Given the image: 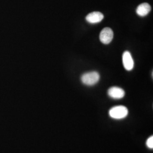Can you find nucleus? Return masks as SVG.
<instances>
[{
	"mask_svg": "<svg viewBox=\"0 0 153 153\" xmlns=\"http://www.w3.org/2000/svg\"><path fill=\"white\" fill-rule=\"evenodd\" d=\"M81 79L84 85L91 86L95 85L99 82L100 74L97 71L87 72L82 74Z\"/></svg>",
	"mask_w": 153,
	"mask_h": 153,
	"instance_id": "nucleus-1",
	"label": "nucleus"
},
{
	"mask_svg": "<svg viewBox=\"0 0 153 153\" xmlns=\"http://www.w3.org/2000/svg\"><path fill=\"white\" fill-rule=\"evenodd\" d=\"M128 115V109L123 105H117L112 107L109 111V116L116 120L126 118Z\"/></svg>",
	"mask_w": 153,
	"mask_h": 153,
	"instance_id": "nucleus-2",
	"label": "nucleus"
},
{
	"mask_svg": "<svg viewBox=\"0 0 153 153\" xmlns=\"http://www.w3.org/2000/svg\"><path fill=\"white\" fill-rule=\"evenodd\" d=\"M114 38V32L111 28H104L100 33L99 39L100 42L104 44H108L111 42Z\"/></svg>",
	"mask_w": 153,
	"mask_h": 153,
	"instance_id": "nucleus-3",
	"label": "nucleus"
},
{
	"mask_svg": "<svg viewBox=\"0 0 153 153\" xmlns=\"http://www.w3.org/2000/svg\"><path fill=\"white\" fill-rule=\"evenodd\" d=\"M123 64L126 71H131L134 68V61L129 51H125L123 55Z\"/></svg>",
	"mask_w": 153,
	"mask_h": 153,
	"instance_id": "nucleus-4",
	"label": "nucleus"
},
{
	"mask_svg": "<svg viewBox=\"0 0 153 153\" xmlns=\"http://www.w3.org/2000/svg\"><path fill=\"white\" fill-rule=\"evenodd\" d=\"M108 95H109V97L112 98L120 99L124 97L125 91L121 88L114 86L108 89Z\"/></svg>",
	"mask_w": 153,
	"mask_h": 153,
	"instance_id": "nucleus-5",
	"label": "nucleus"
},
{
	"mask_svg": "<svg viewBox=\"0 0 153 153\" xmlns=\"http://www.w3.org/2000/svg\"><path fill=\"white\" fill-rule=\"evenodd\" d=\"M104 18L103 14L99 11H94L86 16V20L90 23H98L101 22Z\"/></svg>",
	"mask_w": 153,
	"mask_h": 153,
	"instance_id": "nucleus-6",
	"label": "nucleus"
},
{
	"mask_svg": "<svg viewBox=\"0 0 153 153\" xmlns=\"http://www.w3.org/2000/svg\"><path fill=\"white\" fill-rule=\"evenodd\" d=\"M151 10V6L148 3H142L137 7L136 13L140 16H147Z\"/></svg>",
	"mask_w": 153,
	"mask_h": 153,
	"instance_id": "nucleus-7",
	"label": "nucleus"
},
{
	"mask_svg": "<svg viewBox=\"0 0 153 153\" xmlns=\"http://www.w3.org/2000/svg\"><path fill=\"white\" fill-rule=\"evenodd\" d=\"M146 146H148L149 149H153V136H152L149 137L147 140L146 141Z\"/></svg>",
	"mask_w": 153,
	"mask_h": 153,
	"instance_id": "nucleus-8",
	"label": "nucleus"
}]
</instances>
